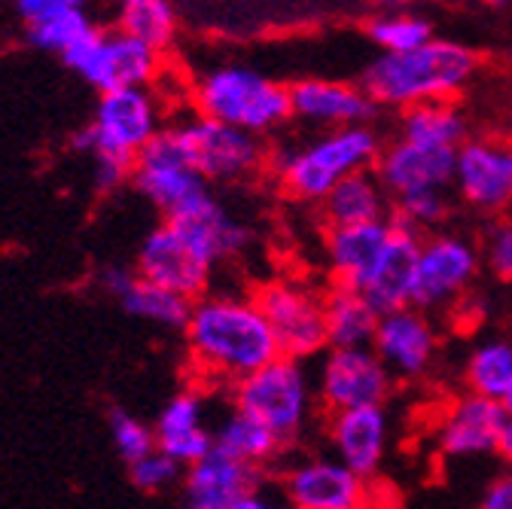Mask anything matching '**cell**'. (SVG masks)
<instances>
[{"label": "cell", "mask_w": 512, "mask_h": 509, "mask_svg": "<svg viewBox=\"0 0 512 509\" xmlns=\"http://www.w3.org/2000/svg\"><path fill=\"white\" fill-rule=\"evenodd\" d=\"M177 10L168 0H125L116 13V28L156 52H165L177 40Z\"/></svg>", "instance_id": "33"}, {"label": "cell", "mask_w": 512, "mask_h": 509, "mask_svg": "<svg viewBox=\"0 0 512 509\" xmlns=\"http://www.w3.org/2000/svg\"><path fill=\"white\" fill-rule=\"evenodd\" d=\"M506 412L497 400L464 394L448 403L436 427L439 452L448 458H479L497 452V439L506 424Z\"/></svg>", "instance_id": "20"}, {"label": "cell", "mask_w": 512, "mask_h": 509, "mask_svg": "<svg viewBox=\"0 0 512 509\" xmlns=\"http://www.w3.org/2000/svg\"><path fill=\"white\" fill-rule=\"evenodd\" d=\"M482 68L479 52L461 40L433 37L430 43L400 52L375 55L363 71V92L375 107L409 110L427 101H458Z\"/></svg>", "instance_id": "2"}, {"label": "cell", "mask_w": 512, "mask_h": 509, "mask_svg": "<svg viewBox=\"0 0 512 509\" xmlns=\"http://www.w3.org/2000/svg\"><path fill=\"white\" fill-rule=\"evenodd\" d=\"M388 439L391 418L384 406L339 412L327 418V442L333 458L360 479H372L381 470L384 455H388Z\"/></svg>", "instance_id": "19"}, {"label": "cell", "mask_w": 512, "mask_h": 509, "mask_svg": "<svg viewBox=\"0 0 512 509\" xmlns=\"http://www.w3.org/2000/svg\"><path fill=\"white\" fill-rule=\"evenodd\" d=\"M110 439L116 445L119 458L128 461V467L138 464L141 458H147V455H153L159 449V445H156V430L147 427L141 418L122 412V409H116L110 415Z\"/></svg>", "instance_id": "36"}, {"label": "cell", "mask_w": 512, "mask_h": 509, "mask_svg": "<svg viewBox=\"0 0 512 509\" xmlns=\"http://www.w3.org/2000/svg\"><path fill=\"white\" fill-rule=\"evenodd\" d=\"M260 311L278 339L281 357L305 363L308 357L324 354L327 345V321H324V296H317L311 287L281 278L269 281L253 296Z\"/></svg>", "instance_id": "11"}, {"label": "cell", "mask_w": 512, "mask_h": 509, "mask_svg": "<svg viewBox=\"0 0 512 509\" xmlns=\"http://www.w3.org/2000/svg\"><path fill=\"white\" fill-rule=\"evenodd\" d=\"M372 351L397 381H418L424 378L439 354V330L430 321V314L409 305L378 317L372 336Z\"/></svg>", "instance_id": "15"}, {"label": "cell", "mask_w": 512, "mask_h": 509, "mask_svg": "<svg viewBox=\"0 0 512 509\" xmlns=\"http://www.w3.org/2000/svg\"><path fill=\"white\" fill-rule=\"evenodd\" d=\"M183 488L192 503L229 509L232 503L260 488V470L214 449L199 464L183 470Z\"/></svg>", "instance_id": "24"}, {"label": "cell", "mask_w": 512, "mask_h": 509, "mask_svg": "<svg viewBox=\"0 0 512 509\" xmlns=\"http://www.w3.org/2000/svg\"><path fill=\"white\" fill-rule=\"evenodd\" d=\"M168 129L180 144L186 162L208 183H244L260 174L269 162L263 138L247 135L199 113L168 125Z\"/></svg>", "instance_id": "8"}, {"label": "cell", "mask_w": 512, "mask_h": 509, "mask_svg": "<svg viewBox=\"0 0 512 509\" xmlns=\"http://www.w3.org/2000/svg\"><path fill=\"white\" fill-rule=\"evenodd\" d=\"M366 34L378 46V55L412 52L433 40L430 22L415 13H381L366 25Z\"/></svg>", "instance_id": "34"}, {"label": "cell", "mask_w": 512, "mask_h": 509, "mask_svg": "<svg viewBox=\"0 0 512 509\" xmlns=\"http://www.w3.org/2000/svg\"><path fill=\"white\" fill-rule=\"evenodd\" d=\"M479 509H512V473L509 470H503L500 476L488 482V488L482 491Z\"/></svg>", "instance_id": "39"}, {"label": "cell", "mask_w": 512, "mask_h": 509, "mask_svg": "<svg viewBox=\"0 0 512 509\" xmlns=\"http://www.w3.org/2000/svg\"><path fill=\"white\" fill-rule=\"evenodd\" d=\"M500 406H503V412H506V415H509V418H512V388H509V391H506V397H503V400H500Z\"/></svg>", "instance_id": "42"}, {"label": "cell", "mask_w": 512, "mask_h": 509, "mask_svg": "<svg viewBox=\"0 0 512 509\" xmlns=\"http://www.w3.org/2000/svg\"><path fill=\"white\" fill-rule=\"evenodd\" d=\"M189 357L208 378L238 385L281 357L266 314L247 296H202L192 302L183 327Z\"/></svg>", "instance_id": "1"}, {"label": "cell", "mask_w": 512, "mask_h": 509, "mask_svg": "<svg viewBox=\"0 0 512 509\" xmlns=\"http://www.w3.org/2000/svg\"><path fill=\"white\" fill-rule=\"evenodd\" d=\"M479 269H482V253L470 235L452 229L424 235L418 250V266H415L412 305L421 311L455 305L473 290Z\"/></svg>", "instance_id": "10"}, {"label": "cell", "mask_w": 512, "mask_h": 509, "mask_svg": "<svg viewBox=\"0 0 512 509\" xmlns=\"http://www.w3.org/2000/svg\"><path fill=\"white\" fill-rule=\"evenodd\" d=\"M229 509H293V506L287 503V497H275L263 488H256L247 497H241L238 503H232Z\"/></svg>", "instance_id": "40"}, {"label": "cell", "mask_w": 512, "mask_h": 509, "mask_svg": "<svg viewBox=\"0 0 512 509\" xmlns=\"http://www.w3.org/2000/svg\"><path fill=\"white\" fill-rule=\"evenodd\" d=\"M189 241L196 244L211 266L223 263V260H235L241 253L250 247L253 241V232L247 223H241L223 202H211L208 208H202L199 214H192L189 220H180L177 223Z\"/></svg>", "instance_id": "29"}, {"label": "cell", "mask_w": 512, "mask_h": 509, "mask_svg": "<svg viewBox=\"0 0 512 509\" xmlns=\"http://www.w3.org/2000/svg\"><path fill=\"white\" fill-rule=\"evenodd\" d=\"M192 104L199 116L232 125L247 135L266 138L293 119L290 89L269 74L241 61L208 68L192 86Z\"/></svg>", "instance_id": "3"}, {"label": "cell", "mask_w": 512, "mask_h": 509, "mask_svg": "<svg viewBox=\"0 0 512 509\" xmlns=\"http://www.w3.org/2000/svg\"><path fill=\"white\" fill-rule=\"evenodd\" d=\"M16 13L28 25V40L37 49L64 55L95 31L80 0H19Z\"/></svg>", "instance_id": "26"}, {"label": "cell", "mask_w": 512, "mask_h": 509, "mask_svg": "<svg viewBox=\"0 0 512 509\" xmlns=\"http://www.w3.org/2000/svg\"><path fill=\"white\" fill-rule=\"evenodd\" d=\"M183 479V467L174 464L165 452H153L147 458H141L138 464H132V482L141 488V491H165L171 488L174 482Z\"/></svg>", "instance_id": "38"}, {"label": "cell", "mask_w": 512, "mask_h": 509, "mask_svg": "<svg viewBox=\"0 0 512 509\" xmlns=\"http://www.w3.org/2000/svg\"><path fill=\"white\" fill-rule=\"evenodd\" d=\"M479 253L482 266H488L491 275H497L500 281H512V214L488 223Z\"/></svg>", "instance_id": "37"}, {"label": "cell", "mask_w": 512, "mask_h": 509, "mask_svg": "<svg viewBox=\"0 0 512 509\" xmlns=\"http://www.w3.org/2000/svg\"><path fill=\"white\" fill-rule=\"evenodd\" d=\"M509 141H512V135H509Z\"/></svg>", "instance_id": "45"}, {"label": "cell", "mask_w": 512, "mask_h": 509, "mask_svg": "<svg viewBox=\"0 0 512 509\" xmlns=\"http://www.w3.org/2000/svg\"><path fill=\"white\" fill-rule=\"evenodd\" d=\"M421 238L403 226L394 223L391 244L384 250L378 269L372 272L369 284L363 287V296L378 314H388L397 308L412 305V287H415V266H418Z\"/></svg>", "instance_id": "25"}, {"label": "cell", "mask_w": 512, "mask_h": 509, "mask_svg": "<svg viewBox=\"0 0 512 509\" xmlns=\"http://www.w3.org/2000/svg\"><path fill=\"white\" fill-rule=\"evenodd\" d=\"M317 403L327 415L384 406L394 378L372 348H327L317 366Z\"/></svg>", "instance_id": "13"}, {"label": "cell", "mask_w": 512, "mask_h": 509, "mask_svg": "<svg viewBox=\"0 0 512 509\" xmlns=\"http://www.w3.org/2000/svg\"><path fill=\"white\" fill-rule=\"evenodd\" d=\"M397 138L436 150H461L470 141V119L458 101H427L400 113Z\"/></svg>", "instance_id": "28"}, {"label": "cell", "mask_w": 512, "mask_h": 509, "mask_svg": "<svg viewBox=\"0 0 512 509\" xmlns=\"http://www.w3.org/2000/svg\"><path fill=\"white\" fill-rule=\"evenodd\" d=\"M378 311L360 290L333 287L324 296V321H327V345L330 348H372V336L378 327Z\"/></svg>", "instance_id": "30"}, {"label": "cell", "mask_w": 512, "mask_h": 509, "mask_svg": "<svg viewBox=\"0 0 512 509\" xmlns=\"http://www.w3.org/2000/svg\"><path fill=\"white\" fill-rule=\"evenodd\" d=\"M235 409L260 418L284 445L302 436L314 418L317 388L305 363L278 357L275 363L256 369L253 375L232 385Z\"/></svg>", "instance_id": "5"}, {"label": "cell", "mask_w": 512, "mask_h": 509, "mask_svg": "<svg viewBox=\"0 0 512 509\" xmlns=\"http://www.w3.org/2000/svg\"><path fill=\"white\" fill-rule=\"evenodd\" d=\"M506 71H509V80H512V52H509V58H506Z\"/></svg>", "instance_id": "44"}, {"label": "cell", "mask_w": 512, "mask_h": 509, "mask_svg": "<svg viewBox=\"0 0 512 509\" xmlns=\"http://www.w3.org/2000/svg\"><path fill=\"white\" fill-rule=\"evenodd\" d=\"M448 217H452V199H448V193H418V196L394 199V214H391L397 226L415 232L418 238L442 232Z\"/></svg>", "instance_id": "35"}, {"label": "cell", "mask_w": 512, "mask_h": 509, "mask_svg": "<svg viewBox=\"0 0 512 509\" xmlns=\"http://www.w3.org/2000/svg\"><path fill=\"white\" fill-rule=\"evenodd\" d=\"M153 430L159 452H165L183 470L214 452V430L205 424V400L196 391L171 397Z\"/></svg>", "instance_id": "22"}, {"label": "cell", "mask_w": 512, "mask_h": 509, "mask_svg": "<svg viewBox=\"0 0 512 509\" xmlns=\"http://www.w3.org/2000/svg\"><path fill=\"white\" fill-rule=\"evenodd\" d=\"M455 196L482 217L512 211V141L506 135H470L455 153Z\"/></svg>", "instance_id": "12"}, {"label": "cell", "mask_w": 512, "mask_h": 509, "mask_svg": "<svg viewBox=\"0 0 512 509\" xmlns=\"http://www.w3.org/2000/svg\"><path fill=\"white\" fill-rule=\"evenodd\" d=\"M101 287L122 305L125 314L138 317V321L168 327V330H183L189 321L192 302L144 281L138 272H125V269H107L101 275Z\"/></svg>", "instance_id": "23"}, {"label": "cell", "mask_w": 512, "mask_h": 509, "mask_svg": "<svg viewBox=\"0 0 512 509\" xmlns=\"http://www.w3.org/2000/svg\"><path fill=\"white\" fill-rule=\"evenodd\" d=\"M214 449L260 470L263 464L275 461V455L284 449V442L260 418H253L241 409H229L220 427L214 430Z\"/></svg>", "instance_id": "31"}, {"label": "cell", "mask_w": 512, "mask_h": 509, "mask_svg": "<svg viewBox=\"0 0 512 509\" xmlns=\"http://www.w3.org/2000/svg\"><path fill=\"white\" fill-rule=\"evenodd\" d=\"M372 171L391 202L418 193H448L455 180V150H436L394 138L381 147Z\"/></svg>", "instance_id": "16"}, {"label": "cell", "mask_w": 512, "mask_h": 509, "mask_svg": "<svg viewBox=\"0 0 512 509\" xmlns=\"http://www.w3.org/2000/svg\"><path fill=\"white\" fill-rule=\"evenodd\" d=\"M135 272L156 287L196 302L202 299L214 266L177 223H159L138 250Z\"/></svg>", "instance_id": "14"}, {"label": "cell", "mask_w": 512, "mask_h": 509, "mask_svg": "<svg viewBox=\"0 0 512 509\" xmlns=\"http://www.w3.org/2000/svg\"><path fill=\"white\" fill-rule=\"evenodd\" d=\"M284 497L293 509H366V479L336 458H302L284 473Z\"/></svg>", "instance_id": "18"}, {"label": "cell", "mask_w": 512, "mask_h": 509, "mask_svg": "<svg viewBox=\"0 0 512 509\" xmlns=\"http://www.w3.org/2000/svg\"><path fill=\"white\" fill-rule=\"evenodd\" d=\"M61 61L101 95L122 89H153L162 74V52L122 34L119 28H95L64 52Z\"/></svg>", "instance_id": "7"}, {"label": "cell", "mask_w": 512, "mask_h": 509, "mask_svg": "<svg viewBox=\"0 0 512 509\" xmlns=\"http://www.w3.org/2000/svg\"><path fill=\"white\" fill-rule=\"evenodd\" d=\"M394 220L363 223V226H327L324 232V257L336 287L360 290L369 284L378 269L384 250L391 244Z\"/></svg>", "instance_id": "21"}, {"label": "cell", "mask_w": 512, "mask_h": 509, "mask_svg": "<svg viewBox=\"0 0 512 509\" xmlns=\"http://www.w3.org/2000/svg\"><path fill=\"white\" fill-rule=\"evenodd\" d=\"M381 147L384 141L372 125H351V129L320 132L302 147L281 150L272 165L290 199L320 205L339 180L375 168Z\"/></svg>", "instance_id": "4"}, {"label": "cell", "mask_w": 512, "mask_h": 509, "mask_svg": "<svg viewBox=\"0 0 512 509\" xmlns=\"http://www.w3.org/2000/svg\"><path fill=\"white\" fill-rule=\"evenodd\" d=\"M183 509H214V506H205V503H192V500H189Z\"/></svg>", "instance_id": "43"}, {"label": "cell", "mask_w": 512, "mask_h": 509, "mask_svg": "<svg viewBox=\"0 0 512 509\" xmlns=\"http://www.w3.org/2000/svg\"><path fill=\"white\" fill-rule=\"evenodd\" d=\"M132 183L165 217V223L189 220L192 214H199L214 202L211 183L186 162L171 129H165L153 144H147L138 153Z\"/></svg>", "instance_id": "9"}, {"label": "cell", "mask_w": 512, "mask_h": 509, "mask_svg": "<svg viewBox=\"0 0 512 509\" xmlns=\"http://www.w3.org/2000/svg\"><path fill=\"white\" fill-rule=\"evenodd\" d=\"M327 226H363V223H384L394 214V202L384 193L375 171H357L339 180L330 196L320 202Z\"/></svg>", "instance_id": "27"}, {"label": "cell", "mask_w": 512, "mask_h": 509, "mask_svg": "<svg viewBox=\"0 0 512 509\" xmlns=\"http://www.w3.org/2000/svg\"><path fill=\"white\" fill-rule=\"evenodd\" d=\"M467 394L485 400H503L512 388V336H485L479 339L464 360Z\"/></svg>", "instance_id": "32"}, {"label": "cell", "mask_w": 512, "mask_h": 509, "mask_svg": "<svg viewBox=\"0 0 512 509\" xmlns=\"http://www.w3.org/2000/svg\"><path fill=\"white\" fill-rule=\"evenodd\" d=\"M165 132L162 101L153 89H122L98 98L95 119L71 138L83 156L138 159V153Z\"/></svg>", "instance_id": "6"}, {"label": "cell", "mask_w": 512, "mask_h": 509, "mask_svg": "<svg viewBox=\"0 0 512 509\" xmlns=\"http://www.w3.org/2000/svg\"><path fill=\"white\" fill-rule=\"evenodd\" d=\"M287 89H290L293 119L320 132L351 129V125H372V119L378 116V107L357 83L302 77L290 83Z\"/></svg>", "instance_id": "17"}, {"label": "cell", "mask_w": 512, "mask_h": 509, "mask_svg": "<svg viewBox=\"0 0 512 509\" xmlns=\"http://www.w3.org/2000/svg\"><path fill=\"white\" fill-rule=\"evenodd\" d=\"M497 458H500L503 467L512 473V418H506L503 433H500V439H497Z\"/></svg>", "instance_id": "41"}]
</instances>
